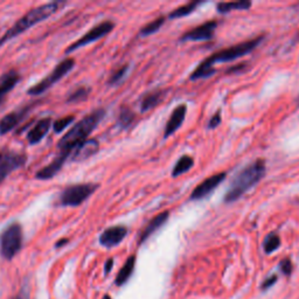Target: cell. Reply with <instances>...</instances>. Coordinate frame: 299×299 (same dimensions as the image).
Returning a JSON list of instances; mask_svg holds the SVG:
<instances>
[{
  "label": "cell",
  "instance_id": "cell-1",
  "mask_svg": "<svg viewBox=\"0 0 299 299\" xmlns=\"http://www.w3.org/2000/svg\"><path fill=\"white\" fill-rule=\"evenodd\" d=\"M263 39H264L263 36L257 37L255 39H251V40L240 42L235 46L228 47V48L221 49L219 51H216V53L212 54L210 56H208L207 59L203 60V61L196 68V71L190 74V80L197 81L213 76L216 72L214 68L215 63L232 62L234 60L251 53V51L256 48L259 43L263 41Z\"/></svg>",
  "mask_w": 299,
  "mask_h": 299
},
{
  "label": "cell",
  "instance_id": "cell-2",
  "mask_svg": "<svg viewBox=\"0 0 299 299\" xmlns=\"http://www.w3.org/2000/svg\"><path fill=\"white\" fill-rule=\"evenodd\" d=\"M105 116V110L96 109L83 117L80 122H77L58 143V150L62 152L73 153L74 150L82 143L88 139L95 129L98 127L101 120Z\"/></svg>",
  "mask_w": 299,
  "mask_h": 299
},
{
  "label": "cell",
  "instance_id": "cell-3",
  "mask_svg": "<svg viewBox=\"0 0 299 299\" xmlns=\"http://www.w3.org/2000/svg\"><path fill=\"white\" fill-rule=\"evenodd\" d=\"M266 171V160L262 158L255 160L250 165L245 166L233 179L231 188L224 194L223 201L226 203H232L241 199L249 189L262 180Z\"/></svg>",
  "mask_w": 299,
  "mask_h": 299
},
{
  "label": "cell",
  "instance_id": "cell-4",
  "mask_svg": "<svg viewBox=\"0 0 299 299\" xmlns=\"http://www.w3.org/2000/svg\"><path fill=\"white\" fill-rule=\"evenodd\" d=\"M66 2H51L48 4H43L38 7L32 8L31 11L26 13L24 16L16 21V23L8 29V31L0 38V47L5 45L7 41L16 38L20 34L28 31L33 26L40 24L41 21L48 19L49 16L59 12L63 6H66Z\"/></svg>",
  "mask_w": 299,
  "mask_h": 299
},
{
  "label": "cell",
  "instance_id": "cell-5",
  "mask_svg": "<svg viewBox=\"0 0 299 299\" xmlns=\"http://www.w3.org/2000/svg\"><path fill=\"white\" fill-rule=\"evenodd\" d=\"M24 232L19 222H12L0 234V254L11 261L23 248Z\"/></svg>",
  "mask_w": 299,
  "mask_h": 299
},
{
  "label": "cell",
  "instance_id": "cell-6",
  "mask_svg": "<svg viewBox=\"0 0 299 299\" xmlns=\"http://www.w3.org/2000/svg\"><path fill=\"white\" fill-rule=\"evenodd\" d=\"M99 187L98 184L83 183L71 185L59 194L58 205L63 207H77L93 196Z\"/></svg>",
  "mask_w": 299,
  "mask_h": 299
},
{
  "label": "cell",
  "instance_id": "cell-7",
  "mask_svg": "<svg viewBox=\"0 0 299 299\" xmlns=\"http://www.w3.org/2000/svg\"><path fill=\"white\" fill-rule=\"evenodd\" d=\"M75 60L73 58L63 59L61 62L56 64V67L51 71L48 75L43 77L41 81H39L38 83L32 85L31 88L27 90V94L31 96H39V95L43 94L47 90L50 89L55 83H58L59 81H61L68 73H71L74 67H75Z\"/></svg>",
  "mask_w": 299,
  "mask_h": 299
},
{
  "label": "cell",
  "instance_id": "cell-8",
  "mask_svg": "<svg viewBox=\"0 0 299 299\" xmlns=\"http://www.w3.org/2000/svg\"><path fill=\"white\" fill-rule=\"evenodd\" d=\"M27 163V155L24 152L13 150H0V185L7 179L13 172L24 167Z\"/></svg>",
  "mask_w": 299,
  "mask_h": 299
},
{
  "label": "cell",
  "instance_id": "cell-9",
  "mask_svg": "<svg viewBox=\"0 0 299 299\" xmlns=\"http://www.w3.org/2000/svg\"><path fill=\"white\" fill-rule=\"evenodd\" d=\"M115 28V24L110 20H105L103 23H99L98 25L94 26L93 28H90L88 32L83 34L80 39H77L75 42H73L72 45H69L66 49V54H71L73 51H75L77 49L82 48L89 43L95 42L102 39L103 37H105L109 34L112 29Z\"/></svg>",
  "mask_w": 299,
  "mask_h": 299
},
{
  "label": "cell",
  "instance_id": "cell-10",
  "mask_svg": "<svg viewBox=\"0 0 299 299\" xmlns=\"http://www.w3.org/2000/svg\"><path fill=\"white\" fill-rule=\"evenodd\" d=\"M38 102H33L26 105L20 107L19 109L10 112L6 116H4L0 119V136H5L8 132H11L13 129H15L18 125L25 120L26 117L29 115V112L33 110V108L37 105Z\"/></svg>",
  "mask_w": 299,
  "mask_h": 299
},
{
  "label": "cell",
  "instance_id": "cell-11",
  "mask_svg": "<svg viewBox=\"0 0 299 299\" xmlns=\"http://www.w3.org/2000/svg\"><path fill=\"white\" fill-rule=\"evenodd\" d=\"M227 173L226 172H220L213 174L210 177H208L207 179L202 181L201 184H199L194 190L190 194V200H201V199H205L210 193H213L216 189V187L222 183V181L226 179Z\"/></svg>",
  "mask_w": 299,
  "mask_h": 299
},
{
  "label": "cell",
  "instance_id": "cell-12",
  "mask_svg": "<svg viewBox=\"0 0 299 299\" xmlns=\"http://www.w3.org/2000/svg\"><path fill=\"white\" fill-rule=\"evenodd\" d=\"M219 23L215 20L207 21L198 27L186 32L180 38V41H207L214 38L215 29L218 28Z\"/></svg>",
  "mask_w": 299,
  "mask_h": 299
},
{
  "label": "cell",
  "instance_id": "cell-13",
  "mask_svg": "<svg viewBox=\"0 0 299 299\" xmlns=\"http://www.w3.org/2000/svg\"><path fill=\"white\" fill-rule=\"evenodd\" d=\"M71 153L68 152H62V151H59V153L56 157L51 160L48 165L43 166L41 170H39L36 173V179L38 180H50L58 174V173L62 170V167L64 164H66L67 160L71 157Z\"/></svg>",
  "mask_w": 299,
  "mask_h": 299
},
{
  "label": "cell",
  "instance_id": "cell-14",
  "mask_svg": "<svg viewBox=\"0 0 299 299\" xmlns=\"http://www.w3.org/2000/svg\"><path fill=\"white\" fill-rule=\"evenodd\" d=\"M128 235V228L125 226H114L104 231L99 236V243L105 248L118 245Z\"/></svg>",
  "mask_w": 299,
  "mask_h": 299
},
{
  "label": "cell",
  "instance_id": "cell-15",
  "mask_svg": "<svg viewBox=\"0 0 299 299\" xmlns=\"http://www.w3.org/2000/svg\"><path fill=\"white\" fill-rule=\"evenodd\" d=\"M53 124V120H51L50 117H46V118L39 119L38 122L33 125V127L29 129V131L27 133V143L29 145H37L40 143L43 138L47 136L49 129Z\"/></svg>",
  "mask_w": 299,
  "mask_h": 299
},
{
  "label": "cell",
  "instance_id": "cell-16",
  "mask_svg": "<svg viewBox=\"0 0 299 299\" xmlns=\"http://www.w3.org/2000/svg\"><path fill=\"white\" fill-rule=\"evenodd\" d=\"M99 150V143L97 139H86L74 150L72 153V162L81 163L88 160L96 154Z\"/></svg>",
  "mask_w": 299,
  "mask_h": 299
},
{
  "label": "cell",
  "instance_id": "cell-17",
  "mask_svg": "<svg viewBox=\"0 0 299 299\" xmlns=\"http://www.w3.org/2000/svg\"><path fill=\"white\" fill-rule=\"evenodd\" d=\"M186 114H187V105L186 104H180L179 107H177L174 110H173L172 115L168 118L165 131H164V137L168 138L172 136L173 133L177 132V130L179 129L181 125H183Z\"/></svg>",
  "mask_w": 299,
  "mask_h": 299
},
{
  "label": "cell",
  "instance_id": "cell-18",
  "mask_svg": "<svg viewBox=\"0 0 299 299\" xmlns=\"http://www.w3.org/2000/svg\"><path fill=\"white\" fill-rule=\"evenodd\" d=\"M168 216H170V212L168 210H165V212H163V213H159L158 215H155L154 218L146 224V227L142 231L138 243L143 244L147 238L152 235V234H154L158 229L162 228L168 220Z\"/></svg>",
  "mask_w": 299,
  "mask_h": 299
},
{
  "label": "cell",
  "instance_id": "cell-19",
  "mask_svg": "<svg viewBox=\"0 0 299 299\" xmlns=\"http://www.w3.org/2000/svg\"><path fill=\"white\" fill-rule=\"evenodd\" d=\"M20 79V74L15 69H10L8 72L3 74V76L0 77V104L3 103L6 95L15 88Z\"/></svg>",
  "mask_w": 299,
  "mask_h": 299
},
{
  "label": "cell",
  "instance_id": "cell-20",
  "mask_svg": "<svg viewBox=\"0 0 299 299\" xmlns=\"http://www.w3.org/2000/svg\"><path fill=\"white\" fill-rule=\"evenodd\" d=\"M134 266H136V256L132 255V256H130L127 262L124 263V266L120 269L118 275L116 277V280L115 283L116 285H118V287H122L130 279V277L132 276L133 274V270H134Z\"/></svg>",
  "mask_w": 299,
  "mask_h": 299
},
{
  "label": "cell",
  "instance_id": "cell-21",
  "mask_svg": "<svg viewBox=\"0 0 299 299\" xmlns=\"http://www.w3.org/2000/svg\"><path fill=\"white\" fill-rule=\"evenodd\" d=\"M163 98L162 90H155V92H151L144 95L140 102V110L142 112H146L152 109L155 105H158Z\"/></svg>",
  "mask_w": 299,
  "mask_h": 299
},
{
  "label": "cell",
  "instance_id": "cell-22",
  "mask_svg": "<svg viewBox=\"0 0 299 299\" xmlns=\"http://www.w3.org/2000/svg\"><path fill=\"white\" fill-rule=\"evenodd\" d=\"M251 7V2L248 0H240V2H232V3H219L216 5V10L218 12L222 13H228L235 10H248Z\"/></svg>",
  "mask_w": 299,
  "mask_h": 299
},
{
  "label": "cell",
  "instance_id": "cell-23",
  "mask_svg": "<svg viewBox=\"0 0 299 299\" xmlns=\"http://www.w3.org/2000/svg\"><path fill=\"white\" fill-rule=\"evenodd\" d=\"M193 166H194V159L190 157V155H183V157H180L179 160H178L174 167H173L172 177L178 178L179 175L184 174V173L188 172Z\"/></svg>",
  "mask_w": 299,
  "mask_h": 299
},
{
  "label": "cell",
  "instance_id": "cell-24",
  "mask_svg": "<svg viewBox=\"0 0 299 299\" xmlns=\"http://www.w3.org/2000/svg\"><path fill=\"white\" fill-rule=\"evenodd\" d=\"M202 2L198 0V2H190L188 4H186V5L178 7L172 13H170V19H178V18H183V16H187L190 14V13H193L194 11H196L197 7L200 6Z\"/></svg>",
  "mask_w": 299,
  "mask_h": 299
},
{
  "label": "cell",
  "instance_id": "cell-25",
  "mask_svg": "<svg viewBox=\"0 0 299 299\" xmlns=\"http://www.w3.org/2000/svg\"><path fill=\"white\" fill-rule=\"evenodd\" d=\"M90 92H92V89H90L89 86H86V85L77 86L75 90H73V92L68 95L67 103H75L76 104V103L83 102L89 97Z\"/></svg>",
  "mask_w": 299,
  "mask_h": 299
},
{
  "label": "cell",
  "instance_id": "cell-26",
  "mask_svg": "<svg viewBox=\"0 0 299 299\" xmlns=\"http://www.w3.org/2000/svg\"><path fill=\"white\" fill-rule=\"evenodd\" d=\"M165 20H166L165 16H159V18L152 20L151 23L146 24L145 26H143L139 34H140L142 37L152 36V34H154L155 32L159 31L160 27H162V26L164 25V23H165Z\"/></svg>",
  "mask_w": 299,
  "mask_h": 299
},
{
  "label": "cell",
  "instance_id": "cell-27",
  "mask_svg": "<svg viewBox=\"0 0 299 299\" xmlns=\"http://www.w3.org/2000/svg\"><path fill=\"white\" fill-rule=\"evenodd\" d=\"M134 112L130 109L128 107H122L120 108V111H119V115H118V119H117V122H118V125L122 129H128L130 125L133 123L134 120Z\"/></svg>",
  "mask_w": 299,
  "mask_h": 299
},
{
  "label": "cell",
  "instance_id": "cell-28",
  "mask_svg": "<svg viewBox=\"0 0 299 299\" xmlns=\"http://www.w3.org/2000/svg\"><path fill=\"white\" fill-rule=\"evenodd\" d=\"M279 247H280V237L277 233H270L266 237V240H264L263 248L267 254L274 253V251L278 249Z\"/></svg>",
  "mask_w": 299,
  "mask_h": 299
},
{
  "label": "cell",
  "instance_id": "cell-29",
  "mask_svg": "<svg viewBox=\"0 0 299 299\" xmlns=\"http://www.w3.org/2000/svg\"><path fill=\"white\" fill-rule=\"evenodd\" d=\"M74 120H75V116L74 115H68V116H64L62 118H59L56 119L55 122L53 123V130L55 133H60L62 132L64 129L68 128L69 125H71Z\"/></svg>",
  "mask_w": 299,
  "mask_h": 299
},
{
  "label": "cell",
  "instance_id": "cell-30",
  "mask_svg": "<svg viewBox=\"0 0 299 299\" xmlns=\"http://www.w3.org/2000/svg\"><path fill=\"white\" fill-rule=\"evenodd\" d=\"M128 69H129L128 64H125V66H122V67H119L118 69H116V71L111 74L110 79L108 80V83H109L110 85H115V84L118 83V82L122 81L124 79V76L127 75Z\"/></svg>",
  "mask_w": 299,
  "mask_h": 299
},
{
  "label": "cell",
  "instance_id": "cell-31",
  "mask_svg": "<svg viewBox=\"0 0 299 299\" xmlns=\"http://www.w3.org/2000/svg\"><path fill=\"white\" fill-rule=\"evenodd\" d=\"M279 269H280V271L283 272L285 276L291 275L292 270H293V266H292L291 259H290V258L282 259L280 263H279Z\"/></svg>",
  "mask_w": 299,
  "mask_h": 299
},
{
  "label": "cell",
  "instance_id": "cell-32",
  "mask_svg": "<svg viewBox=\"0 0 299 299\" xmlns=\"http://www.w3.org/2000/svg\"><path fill=\"white\" fill-rule=\"evenodd\" d=\"M221 118H222V114H221V110H218L215 114L212 116V118L208 122V129H216L221 123Z\"/></svg>",
  "mask_w": 299,
  "mask_h": 299
},
{
  "label": "cell",
  "instance_id": "cell-33",
  "mask_svg": "<svg viewBox=\"0 0 299 299\" xmlns=\"http://www.w3.org/2000/svg\"><path fill=\"white\" fill-rule=\"evenodd\" d=\"M277 279H278V276H277L276 274L275 275H271L269 278H267L266 280L263 282L262 283V290H268V289H270L272 285H275V283L277 282Z\"/></svg>",
  "mask_w": 299,
  "mask_h": 299
},
{
  "label": "cell",
  "instance_id": "cell-34",
  "mask_svg": "<svg viewBox=\"0 0 299 299\" xmlns=\"http://www.w3.org/2000/svg\"><path fill=\"white\" fill-rule=\"evenodd\" d=\"M112 266H114V259L110 258L108 259L107 263H105V268H104V271H105V274H109L112 269Z\"/></svg>",
  "mask_w": 299,
  "mask_h": 299
},
{
  "label": "cell",
  "instance_id": "cell-35",
  "mask_svg": "<svg viewBox=\"0 0 299 299\" xmlns=\"http://www.w3.org/2000/svg\"><path fill=\"white\" fill-rule=\"evenodd\" d=\"M68 241H69V240H68V238H61V240H60V241H58V242H56V244H55V247H56V248H61V247H62V245H64V244H67V243H68Z\"/></svg>",
  "mask_w": 299,
  "mask_h": 299
},
{
  "label": "cell",
  "instance_id": "cell-36",
  "mask_svg": "<svg viewBox=\"0 0 299 299\" xmlns=\"http://www.w3.org/2000/svg\"><path fill=\"white\" fill-rule=\"evenodd\" d=\"M13 299H26V298L23 296V294H18V296L14 297Z\"/></svg>",
  "mask_w": 299,
  "mask_h": 299
},
{
  "label": "cell",
  "instance_id": "cell-37",
  "mask_svg": "<svg viewBox=\"0 0 299 299\" xmlns=\"http://www.w3.org/2000/svg\"><path fill=\"white\" fill-rule=\"evenodd\" d=\"M103 299H111V297L109 296V294H107V296H104Z\"/></svg>",
  "mask_w": 299,
  "mask_h": 299
},
{
  "label": "cell",
  "instance_id": "cell-38",
  "mask_svg": "<svg viewBox=\"0 0 299 299\" xmlns=\"http://www.w3.org/2000/svg\"><path fill=\"white\" fill-rule=\"evenodd\" d=\"M297 103H298V105H299V98L297 99Z\"/></svg>",
  "mask_w": 299,
  "mask_h": 299
}]
</instances>
